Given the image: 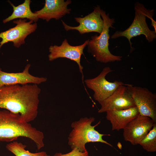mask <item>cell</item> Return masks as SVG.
<instances>
[{"instance_id":"1","label":"cell","mask_w":156,"mask_h":156,"mask_svg":"<svg viewBox=\"0 0 156 156\" xmlns=\"http://www.w3.org/2000/svg\"><path fill=\"white\" fill-rule=\"evenodd\" d=\"M41 92L33 84L0 86V108L19 114L29 122L37 116Z\"/></svg>"},{"instance_id":"2","label":"cell","mask_w":156,"mask_h":156,"mask_svg":"<svg viewBox=\"0 0 156 156\" xmlns=\"http://www.w3.org/2000/svg\"><path fill=\"white\" fill-rule=\"evenodd\" d=\"M20 137L30 139L38 150L44 146L43 133L26 122L20 114L0 110V142L16 141Z\"/></svg>"},{"instance_id":"3","label":"cell","mask_w":156,"mask_h":156,"mask_svg":"<svg viewBox=\"0 0 156 156\" xmlns=\"http://www.w3.org/2000/svg\"><path fill=\"white\" fill-rule=\"evenodd\" d=\"M94 120V117H86L72 123V130L68 138V144L72 149L76 148L81 152H86L87 151L85 145L90 142H100L113 147L111 144L102 138L103 136H110V134L100 133L95 129L100 121L94 126L91 125Z\"/></svg>"},{"instance_id":"4","label":"cell","mask_w":156,"mask_h":156,"mask_svg":"<svg viewBox=\"0 0 156 156\" xmlns=\"http://www.w3.org/2000/svg\"><path fill=\"white\" fill-rule=\"evenodd\" d=\"M101 16L104 23L103 27L101 33L98 36L96 34L91 37L87 44L88 51L95 57L96 61L106 63L115 61H120L122 56L112 54L109 49V28H113L114 19L109 17V14L101 10H99Z\"/></svg>"},{"instance_id":"5","label":"cell","mask_w":156,"mask_h":156,"mask_svg":"<svg viewBox=\"0 0 156 156\" xmlns=\"http://www.w3.org/2000/svg\"><path fill=\"white\" fill-rule=\"evenodd\" d=\"M135 16L130 26L123 31H117L111 36L112 39H115L120 37L126 38L132 49L131 39L133 37L144 35L149 42H152L156 38V32L151 30L146 23V17L150 19L151 24L156 22L153 19L154 10L146 9L143 5L139 2L135 4Z\"/></svg>"},{"instance_id":"6","label":"cell","mask_w":156,"mask_h":156,"mask_svg":"<svg viewBox=\"0 0 156 156\" xmlns=\"http://www.w3.org/2000/svg\"><path fill=\"white\" fill-rule=\"evenodd\" d=\"M128 91L140 114L148 117L156 123V94L144 87L127 84Z\"/></svg>"},{"instance_id":"7","label":"cell","mask_w":156,"mask_h":156,"mask_svg":"<svg viewBox=\"0 0 156 156\" xmlns=\"http://www.w3.org/2000/svg\"><path fill=\"white\" fill-rule=\"evenodd\" d=\"M113 71L109 67H105L96 77L84 80L87 87L93 91L94 99L99 103L109 96L120 86L127 84L118 81H108L106 76Z\"/></svg>"},{"instance_id":"8","label":"cell","mask_w":156,"mask_h":156,"mask_svg":"<svg viewBox=\"0 0 156 156\" xmlns=\"http://www.w3.org/2000/svg\"><path fill=\"white\" fill-rule=\"evenodd\" d=\"M26 21L25 19L14 20L13 23L16 24L15 27L0 33V38L2 39L0 48L3 44L10 42H13L16 48L25 43V38L34 32L37 27L36 23H33L32 21Z\"/></svg>"},{"instance_id":"9","label":"cell","mask_w":156,"mask_h":156,"mask_svg":"<svg viewBox=\"0 0 156 156\" xmlns=\"http://www.w3.org/2000/svg\"><path fill=\"white\" fill-rule=\"evenodd\" d=\"M155 123L149 117L139 114L123 129L124 140L133 145L139 144Z\"/></svg>"},{"instance_id":"10","label":"cell","mask_w":156,"mask_h":156,"mask_svg":"<svg viewBox=\"0 0 156 156\" xmlns=\"http://www.w3.org/2000/svg\"><path fill=\"white\" fill-rule=\"evenodd\" d=\"M127 84L120 86L109 96L99 102L101 107L98 112L124 109L136 106L126 86Z\"/></svg>"},{"instance_id":"11","label":"cell","mask_w":156,"mask_h":156,"mask_svg":"<svg viewBox=\"0 0 156 156\" xmlns=\"http://www.w3.org/2000/svg\"><path fill=\"white\" fill-rule=\"evenodd\" d=\"M89 40H86L81 45L73 46L70 45L65 39L60 46H51L49 49V60L52 61L58 58H65L73 61L78 65L79 71L83 75V67L81 64V55H83V49L87 45Z\"/></svg>"},{"instance_id":"12","label":"cell","mask_w":156,"mask_h":156,"mask_svg":"<svg viewBox=\"0 0 156 156\" xmlns=\"http://www.w3.org/2000/svg\"><path fill=\"white\" fill-rule=\"evenodd\" d=\"M100 7L97 6L93 11L83 17H75V19L79 25L76 27H72L66 24L61 20L65 29L68 31L75 30L81 34L90 32H96L100 34L103 30L104 23L100 12Z\"/></svg>"},{"instance_id":"13","label":"cell","mask_w":156,"mask_h":156,"mask_svg":"<svg viewBox=\"0 0 156 156\" xmlns=\"http://www.w3.org/2000/svg\"><path fill=\"white\" fill-rule=\"evenodd\" d=\"M31 65L28 64L22 72L8 73L3 71L0 68V86L16 84H33L39 85L45 82L47 78L33 76L29 72Z\"/></svg>"},{"instance_id":"14","label":"cell","mask_w":156,"mask_h":156,"mask_svg":"<svg viewBox=\"0 0 156 156\" xmlns=\"http://www.w3.org/2000/svg\"><path fill=\"white\" fill-rule=\"evenodd\" d=\"M71 3L70 0H46L44 7L35 13L39 18L47 22L52 18L59 20L70 13L71 9L68 8L67 6Z\"/></svg>"},{"instance_id":"15","label":"cell","mask_w":156,"mask_h":156,"mask_svg":"<svg viewBox=\"0 0 156 156\" xmlns=\"http://www.w3.org/2000/svg\"><path fill=\"white\" fill-rule=\"evenodd\" d=\"M106 113V118L111 124L112 130L118 131L123 129L140 114L136 106L124 109L109 111Z\"/></svg>"},{"instance_id":"16","label":"cell","mask_w":156,"mask_h":156,"mask_svg":"<svg viewBox=\"0 0 156 156\" xmlns=\"http://www.w3.org/2000/svg\"><path fill=\"white\" fill-rule=\"evenodd\" d=\"M31 2L30 0H25L23 3L17 6H15L10 2L12 7L13 12L10 16L3 21V22L5 23L18 18H26L36 23L39 18L36 13L31 10L30 6Z\"/></svg>"},{"instance_id":"17","label":"cell","mask_w":156,"mask_h":156,"mask_svg":"<svg viewBox=\"0 0 156 156\" xmlns=\"http://www.w3.org/2000/svg\"><path fill=\"white\" fill-rule=\"evenodd\" d=\"M26 146L22 143L14 141L8 144L6 148L15 156H50L46 152L42 151L32 153L25 149Z\"/></svg>"},{"instance_id":"18","label":"cell","mask_w":156,"mask_h":156,"mask_svg":"<svg viewBox=\"0 0 156 156\" xmlns=\"http://www.w3.org/2000/svg\"><path fill=\"white\" fill-rule=\"evenodd\" d=\"M139 144L148 152H154L156 151V123Z\"/></svg>"},{"instance_id":"19","label":"cell","mask_w":156,"mask_h":156,"mask_svg":"<svg viewBox=\"0 0 156 156\" xmlns=\"http://www.w3.org/2000/svg\"><path fill=\"white\" fill-rule=\"evenodd\" d=\"M53 156H88V151L85 152L80 151L78 149L74 148L70 152L63 154L61 153H56Z\"/></svg>"}]
</instances>
